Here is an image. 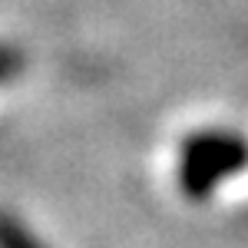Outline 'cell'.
<instances>
[{"label":"cell","mask_w":248,"mask_h":248,"mask_svg":"<svg viewBox=\"0 0 248 248\" xmlns=\"http://www.w3.org/2000/svg\"><path fill=\"white\" fill-rule=\"evenodd\" d=\"M248 159V149L238 139H225V136H195L182 149V169H179V186L189 199H209V192L242 169Z\"/></svg>","instance_id":"cell-1"},{"label":"cell","mask_w":248,"mask_h":248,"mask_svg":"<svg viewBox=\"0 0 248 248\" xmlns=\"http://www.w3.org/2000/svg\"><path fill=\"white\" fill-rule=\"evenodd\" d=\"M0 248H46L14 212L0 209Z\"/></svg>","instance_id":"cell-2"},{"label":"cell","mask_w":248,"mask_h":248,"mask_svg":"<svg viewBox=\"0 0 248 248\" xmlns=\"http://www.w3.org/2000/svg\"><path fill=\"white\" fill-rule=\"evenodd\" d=\"M20 70H23V57H20V50L0 43V83H10L14 77H20Z\"/></svg>","instance_id":"cell-3"}]
</instances>
